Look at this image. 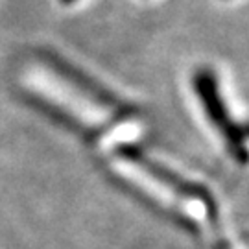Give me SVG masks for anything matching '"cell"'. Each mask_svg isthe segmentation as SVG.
Segmentation results:
<instances>
[{
	"label": "cell",
	"mask_w": 249,
	"mask_h": 249,
	"mask_svg": "<svg viewBox=\"0 0 249 249\" xmlns=\"http://www.w3.org/2000/svg\"><path fill=\"white\" fill-rule=\"evenodd\" d=\"M63 4H72V2H76V0H61Z\"/></svg>",
	"instance_id": "obj_3"
},
{
	"label": "cell",
	"mask_w": 249,
	"mask_h": 249,
	"mask_svg": "<svg viewBox=\"0 0 249 249\" xmlns=\"http://www.w3.org/2000/svg\"><path fill=\"white\" fill-rule=\"evenodd\" d=\"M115 151L120 159L133 162L135 166L142 168L148 176H151L155 181H159L160 185H164V187L170 188V190H174L176 194L187 197V199H197V201H201V203L209 209V218H211L213 223L216 225V216H218V214H216V203H214L213 194H211L203 185L192 183V181L185 179L183 176H179L176 172L168 170L166 166L159 164L157 160L150 159V157H148L139 146H135V144H118Z\"/></svg>",
	"instance_id": "obj_2"
},
{
	"label": "cell",
	"mask_w": 249,
	"mask_h": 249,
	"mask_svg": "<svg viewBox=\"0 0 249 249\" xmlns=\"http://www.w3.org/2000/svg\"><path fill=\"white\" fill-rule=\"evenodd\" d=\"M192 83H194L197 100L201 102L205 109V115L209 116L211 124L223 135L225 142L231 148L232 157H236L240 162H246L248 160V148H246L248 131L236 120H232L229 115V109L225 106L222 92H220L216 74L207 67L197 69L192 78Z\"/></svg>",
	"instance_id": "obj_1"
}]
</instances>
